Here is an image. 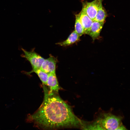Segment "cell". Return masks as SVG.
I'll use <instances>...</instances> for the list:
<instances>
[{
  "instance_id": "cell-11",
  "label": "cell",
  "mask_w": 130,
  "mask_h": 130,
  "mask_svg": "<svg viewBox=\"0 0 130 130\" xmlns=\"http://www.w3.org/2000/svg\"><path fill=\"white\" fill-rule=\"evenodd\" d=\"M33 72H35L38 75L43 84L46 85L48 74L45 72L40 68L32 70L30 72H27L26 73V74L29 75Z\"/></svg>"
},
{
  "instance_id": "cell-13",
  "label": "cell",
  "mask_w": 130,
  "mask_h": 130,
  "mask_svg": "<svg viewBox=\"0 0 130 130\" xmlns=\"http://www.w3.org/2000/svg\"><path fill=\"white\" fill-rule=\"evenodd\" d=\"M126 129L122 124L118 128L117 130H126Z\"/></svg>"
},
{
  "instance_id": "cell-3",
  "label": "cell",
  "mask_w": 130,
  "mask_h": 130,
  "mask_svg": "<svg viewBox=\"0 0 130 130\" xmlns=\"http://www.w3.org/2000/svg\"><path fill=\"white\" fill-rule=\"evenodd\" d=\"M23 52L21 56L26 58L30 63L32 70L40 68L45 59L43 58L36 52L33 50L30 51L21 48Z\"/></svg>"
},
{
  "instance_id": "cell-7",
  "label": "cell",
  "mask_w": 130,
  "mask_h": 130,
  "mask_svg": "<svg viewBox=\"0 0 130 130\" xmlns=\"http://www.w3.org/2000/svg\"><path fill=\"white\" fill-rule=\"evenodd\" d=\"M84 30V34H88L93 21L81 10L78 14Z\"/></svg>"
},
{
  "instance_id": "cell-6",
  "label": "cell",
  "mask_w": 130,
  "mask_h": 130,
  "mask_svg": "<svg viewBox=\"0 0 130 130\" xmlns=\"http://www.w3.org/2000/svg\"><path fill=\"white\" fill-rule=\"evenodd\" d=\"M46 86H48L50 91L58 93L60 88L56 72L48 74Z\"/></svg>"
},
{
  "instance_id": "cell-8",
  "label": "cell",
  "mask_w": 130,
  "mask_h": 130,
  "mask_svg": "<svg viewBox=\"0 0 130 130\" xmlns=\"http://www.w3.org/2000/svg\"><path fill=\"white\" fill-rule=\"evenodd\" d=\"M104 23L93 21L88 34L93 41L97 39L99 36Z\"/></svg>"
},
{
  "instance_id": "cell-5",
  "label": "cell",
  "mask_w": 130,
  "mask_h": 130,
  "mask_svg": "<svg viewBox=\"0 0 130 130\" xmlns=\"http://www.w3.org/2000/svg\"><path fill=\"white\" fill-rule=\"evenodd\" d=\"M57 62V59L53 56L51 55L49 58L45 59L40 69L48 74L51 73L56 72Z\"/></svg>"
},
{
  "instance_id": "cell-1",
  "label": "cell",
  "mask_w": 130,
  "mask_h": 130,
  "mask_svg": "<svg viewBox=\"0 0 130 130\" xmlns=\"http://www.w3.org/2000/svg\"><path fill=\"white\" fill-rule=\"evenodd\" d=\"M43 101L33 113L28 116L27 120L35 127L43 130L80 128L82 120L74 114L72 109L59 96L43 84Z\"/></svg>"
},
{
  "instance_id": "cell-10",
  "label": "cell",
  "mask_w": 130,
  "mask_h": 130,
  "mask_svg": "<svg viewBox=\"0 0 130 130\" xmlns=\"http://www.w3.org/2000/svg\"><path fill=\"white\" fill-rule=\"evenodd\" d=\"M107 16V14L106 11L103 6L102 4L100 5L93 21L100 22H104Z\"/></svg>"
},
{
  "instance_id": "cell-2",
  "label": "cell",
  "mask_w": 130,
  "mask_h": 130,
  "mask_svg": "<svg viewBox=\"0 0 130 130\" xmlns=\"http://www.w3.org/2000/svg\"><path fill=\"white\" fill-rule=\"evenodd\" d=\"M122 117L110 113H102L92 122H89L90 130H117L121 124Z\"/></svg>"
},
{
  "instance_id": "cell-4",
  "label": "cell",
  "mask_w": 130,
  "mask_h": 130,
  "mask_svg": "<svg viewBox=\"0 0 130 130\" xmlns=\"http://www.w3.org/2000/svg\"><path fill=\"white\" fill-rule=\"evenodd\" d=\"M103 0H94L90 2H82V10L93 20Z\"/></svg>"
},
{
  "instance_id": "cell-9",
  "label": "cell",
  "mask_w": 130,
  "mask_h": 130,
  "mask_svg": "<svg viewBox=\"0 0 130 130\" xmlns=\"http://www.w3.org/2000/svg\"><path fill=\"white\" fill-rule=\"evenodd\" d=\"M80 37L74 30L69 35L65 40L57 43L56 44L63 46H67L70 45L78 41Z\"/></svg>"
},
{
  "instance_id": "cell-12",
  "label": "cell",
  "mask_w": 130,
  "mask_h": 130,
  "mask_svg": "<svg viewBox=\"0 0 130 130\" xmlns=\"http://www.w3.org/2000/svg\"><path fill=\"white\" fill-rule=\"evenodd\" d=\"M75 31L80 37L84 34V30L79 20L78 14L75 15Z\"/></svg>"
}]
</instances>
